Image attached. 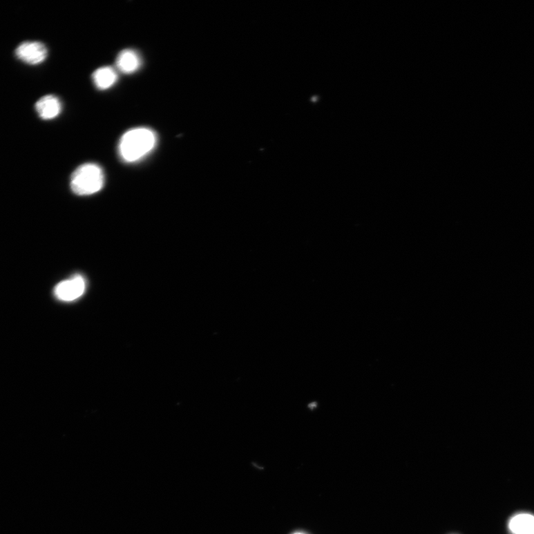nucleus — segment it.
<instances>
[{
  "label": "nucleus",
  "mask_w": 534,
  "mask_h": 534,
  "mask_svg": "<svg viewBox=\"0 0 534 534\" xmlns=\"http://www.w3.org/2000/svg\"><path fill=\"white\" fill-rule=\"evenodd\" d=\"M17 57L28 65H39L45 61L48 56L46 46L40 42H24L16 49Z\"/></svg>",
  "instance_id": "20e7f679"
},
{
  "label": "nucleus",
  "mask_w": 534,
  "mask_h": 534,
  "mask_svg": "<svg viewBox=\"0 0 534 534\" xmlns=\"http://www.w3.org/2000/svg\"><path fill=\"white\" fill-rule=\"evenodd\" d=\"M142 65L140 56L135 50L125 49L120 53L116 59V66L120 72L124 74H133Z\"/></svg>",
  "instance_id": "423d86ee"
},
{
  "label": "nucleus",
  "mask_w": 534,
  "mask_h": 534,
  "mask_svg": "<svg viewBox=\"0 0 534 534\" xmlns=\"http://www.w3.org/2000/svg\"><path fill=\"white\" fill-rule=\"evenodd\" d=\"M117 77L116 70L110 66L97 69L93 75L95 86L100 90H106L113 87L116 84Z\"/></svg>",
  "instance_id": "6e6552de"
},
{
  "label": "nucleus",
  "mask_w": 534,
  "mask_h": 534,
  "mask_svg": "<svg viewBox=\"0 0 534 534\" xmlns=\"http://www.w3.org/2000/svg\"><path fill=\"white\" fill-rule=\"evenodd\" d=\"M157 142L156 133L149 128L130 129L120 140L119 155L126 163L137 162L152 153Z\"/></svg>",
  "instance_id": "f257e3e1"
},
{
  "label": "nucleus",
  "mask_w": 534,
  "mask_h": 534,
  "mask_svg": "<svg viewBox=\"0 0 534 534\" xmlns=\"http://www.w3.org/2000/svg\"><path fill=\"white\" fill-rule=\"evenodd\" d=\"M105 176L102 167L95 164L79 166L70 178V188L77 196H90L104 186Z\"/></svg>",
  "instance_id": "f03ea898"
},
{
  "label": "nucleus",
  "mask_w": 534,
  "mask_h": 534,
  "mask_svg": "<svg viewBox=\"0 0 534 534\" xmlns=\"http://www.w3.org/2000/svg\"><path fill=\"white\" fill-rule=\"evenodd\" d=\"M35 108L40 118L46 120H53L61 113L62 104L57 97L46 95L38 100Z\"/></svg>",
  "instance_id": "39448f33"
},
{
  "label": "nucleus",
  "mask_w": 534,
  "mask_h": 534,
  "mask_svg": "<svg viewBox=\"0 0 534 534\" xmlns=\"http://www.w3.org/2000/svg\"><path fill=\"white\" fill-rule=\"evenodd\" d=\"M294 534H306V533H305L303 532H296V533H295Z\"/></svg>",
  "instance_id": "1a4fd4ad"
},
{
  "label": "nucleus",
  "mask_w": 534,
  "mask_h": 534,
  "mask_svg": "<svg viewBox=\"0 0 534 534\" xmlns=\"http://www.w3.org/2000/svg\"><path fill=\"white\" fill-rule=\"evenodd\" d=\"M86 289L85 278L80 275L60 282L55 288V295L60 301H73L82 297Z\"/></svg>",
  "instance_id": "7ed1b4c3"
},
{
  "label": "nucleus",
  "mask_w": 534,
  "mask_h": 534,
  "mask_svg": "<svg viewBox=\"0 0 534 534\" xmlns=\"http://www.w3.org/2000/svg\"><path fill=\"white\" fill-rule=\"evenodd\" d=\"M513 534H534V516L527 513H518L509 522Z\"/></svg>",
  "instance_id": "0eeeda50"
}]
</instances>
